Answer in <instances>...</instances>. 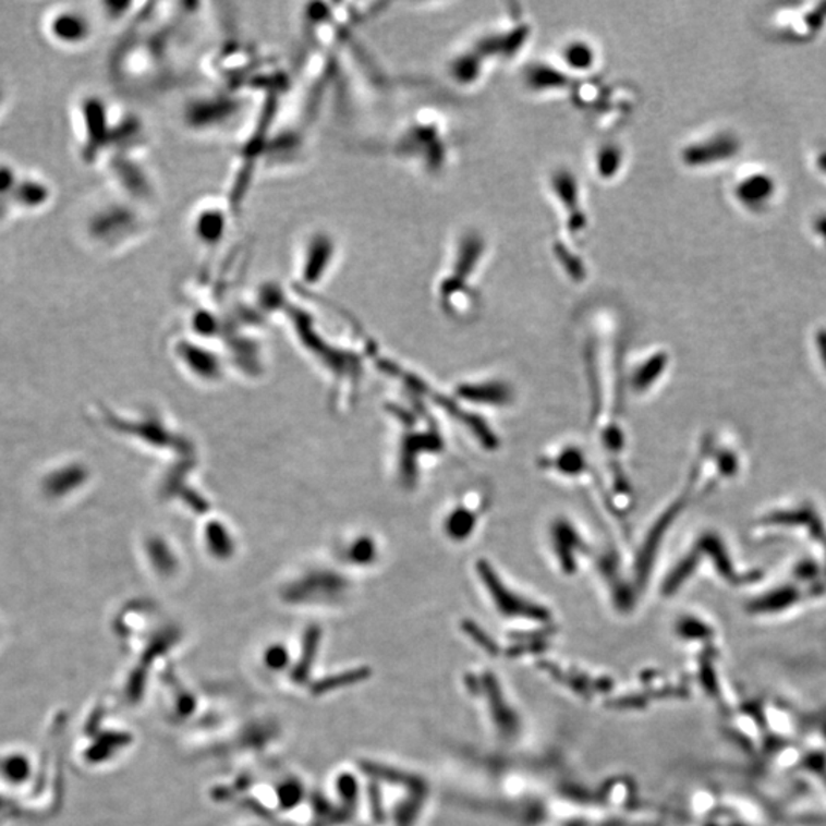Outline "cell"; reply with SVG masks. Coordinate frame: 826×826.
I'll return each instance as SVG.
<instances>
[{
  "label": "cell",
  "instance_id": "cell-3",
  "mask_svg": "<svg viewBox=\"0 0 826 826\" xmlns=\"http://www.w3.org/2000/svg\"><path fill=\"white\" fill-rule=\"evenodd\" d=\"M556 467L562 470L563 473L581 472L583 470V457L578 450H567L559 460H556Z\"/></svg>",
  "mask_w": 826,
  "mask_h": 826
},
{
  "label": "cell",
  "instance_id": "cell-2",
  "mask_svg": "<svg viewBox=\"0 0 826 826\" xmlns=\"http://www.w3.org/2000/svg\"><path fill=\"white\" fill-rule=\"evenodd\" d=\"M461 396L475 401H490V403H503L507 400L506 389L499 385L467 386L462 389Z\"/></svg>",
  "mask_w": 826,
  "mask_h": 826
},
{
  "label": "cell",
  "instance_id": "cell-1",
  "mask_svg": "<svg viewBox=\"0 0 826 826\" xmlns=\"http://www.w3.org/2000/svg\"><path fill=\"white\" fill-rule=\"evenodd\" d=\"M476 524L475 511L457 509L446 521V532L453 540H464L473 532Z\"/></svg>",
  "mask_w": 826,
  "mask_h": 826
}]
</instances>
